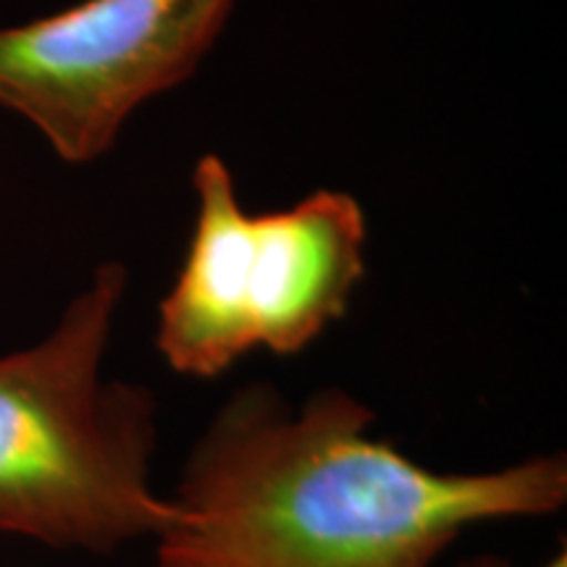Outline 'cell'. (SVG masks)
Instances as JSON below:
<instances>
[{
  "label": "cell",
  "mask_w": 567,
  "mask_h": 567,
  "mask_svg": "<svg viewBox=\"0 0 567 567\" xmlns=\"http://www.w3.org/2000/svg\"><path fill=\"white\" fill-rule=\"evenodd\" d=\"M197 216L187 258L158 308L155 347L168 368L216 379L255 350L302 352L339 321L365 274V213L318 189L292 208L250 213L229 166H195Z\"/></svg>",
  "instance_id": "3957f363"
},
{
  "label": "cell",
  "mask_w": 567,
  "mask_h": 567,
  "mask_svg": "<svg viewBox=\"0 0 567 567\" xmlns=\"http://www.w3.org/2000/svg\"><path fill=\"white\" fill-rule=\"evenodd\" d=\"M457 567H515L513 563H507L505 557H496V555H478V557H471V559H463ZM544 567H567V549L563 547L557 551L555 557L549 559Z\"/></svg>",
  "instance_id": "5b68a950"
},
{
  "label": "cell",
  "mask_w": 567,
  "mask_h": 567,
  "mask_svg": "<svg viewBox=\"0 0 567 567\" xmlns=\"http://www.w3.org/2000/svg\"><path fill=\"white\" fill-rule=\"evenodd\" d=\"M234 0H82L0 30V105L66 163L109 151L140 105L195 74Z\"/></svg>",
  "instance_id": "277c9868"
},
{
  "label": "cell",
  "mask_w": 567,
  "mask_h": 567,
  "mask_svg": "<svg viewBox=\"0 0 567 567\" xmlns=\"http://www.w3.org/2000/svg\"><path fill=\"white\" fill-rule=\"evenodd\" d=\"M371 425L344 389L302 405L237 389L182 467L153 567H434L465 530L565 507L563 455L442 473Z\"/></svg>",
  "instance_id": "6da1fadb"
},
{
  "label": "cell",
  "mask_w": 567,
  "mask_h": 567,
  "mask_svg": "<svg viewBox=\"0 0 567 567\" xmlns=\"http://www.w3.org/2000/svg\"><path fill=\"white\" fill-rule=\"evenodd\" d=\"M124 289V266H101L51 334L0 358V534L109 555L172 520L153 486L158 402L103 379Z\"/></svg>",
  "instance_id": "7a4b0ae2"
}]
</instances>
